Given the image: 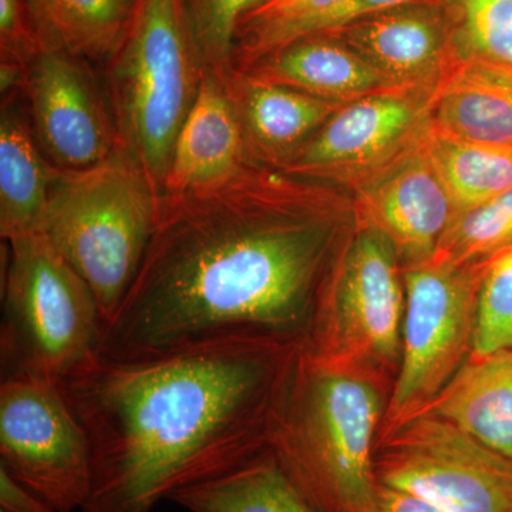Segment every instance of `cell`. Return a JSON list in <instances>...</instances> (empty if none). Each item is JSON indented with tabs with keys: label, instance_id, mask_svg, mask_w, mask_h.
Wrapping results in <instances>:
<instances>
[{
	"label": "cell",
	"instance_id": "cell-1",
	"mask_svg": "<svg viewBox=\"0 0 512 512\" xmlns=\"http://www.w3.org/2000/svg\"><path fill=\"white\" fill-rule=\"evenodd\" d=\"M254 161L220 183L160 194L136 281L100 357L140 362L229 342L305 345L333 255L318 181Z\"/></svg>",
	"mask_w": 512,
	"mask_h": 512
},
{
	"label": "cell",
	"instance_id": "cell-2",
	"mask_svg": "<svg viewBox=\"0 0 512 512\" xmlns=\"http://www.w3.org/2000/svg\"><path fill=\"white\" fill-rule=\"evenodd\" d=\"M301 348L229 342L140 362L99 357L64 380L93 448L82 511L150 512L262 453Z\"/></svg>",
	"mask_w": 512,
	"mask_h": 512
},
{
	"label": "cell",
	"instance_id": "cell-3",
	"mask_svg": "<svg viewBox=\"0 0 512 512\" xmlns=\"http://www.w3.org/2000/svg\"><path fill=\"white\" fill-rule=\"evenodd\" d=\"M376 373L299 350L269 450L319 512H377L375 447L386 406Z\"/></svg>",
	"mask_w": 512,
	"mask_h": 512
},
{
	"label": "cell",
	"instance_id": "cell-4",
	"mask_svg": "<svg viewBox=\"0 0 512 512\" xmlns=\"http://www.w3.org/2000/svg\"><path fill=\"white\" fill-rule=\"evenodd\" d=\"M160 192L119 146L101 163L63 171L40 234L96 296L104 322L119 311L147 254Z\"/></svg>",
	"mask_w": 512,
	"mask_h": 512
},
{
	"label": "cell",
	"instance_id": "cell-5",
	"mask_svg": "<svg viewBox=\"0 0 512 512\" xmlns=\"http://www.w3.org/2000/svg\"><path fill=\"white\" fill-rule=\"evenodd\" d=\"M204 70L184 0H136L127 35L106 64V94L120 146L160 194Z\"/></svg>",
	"mask_w": 512,
	"mask_h": 512
},
{
	"label": "cell",
	"instance_id": "cell-6",
	"mask_svg": "<svg viewBox=\"0 0 512 512\" xmlns=\"http://www.w3.org/2000/svg\"><path fill=\"white\" fill-rule=\"evenodd\" d=\"M6 244L2 376L62 383L100 357L106 322L99 303L45 235L39 232Z\"/></svg>",
	"mask_w": 512,
	"mask_h": 512
},
{
	"label": "cell",
	"instance_id": "cell-7",
	"mask_svg": "<svg viewBox=\"0 0 512 512\" xmlns=\"http://www.w3.org/2000/svg\"><path fill=\"white\" fill-rule=\"evenodd\" d=\"M403 266L389 242L356 228L333 252L303 349L335 365L380 373L400 366Z\"/></svg>",
	"mask_w": 512,
	"mask_h": 512
},
{
	"label": "cell",
	"instance_id": "cell-8",
	"mask_svg": "<svg viewBox=\"0 0 512 512\" xmlns=\"http://www.w3.org/2000/svg\"><path fill=\"white\" fill-rule=\"evenodd\" d=\"M484 266L431 258L403 268L402 359L380 431L426 409L473 353Z\"/></svg>",
	"mask_w": 512,
	"mask_h": 512
},
{
	"label": "cell",
	"instance_id": "cell-9",
	"mask_svg": "<svg viewBox=\"0 0 512 512\" xmlns=\"http://www.w3.org/2000/svg\"><path fill=\"white\" fill-rule=\"evenodd\" d=\"M373 463L377 483L446 512H512V461L429 412L380 431Z\"/></svg>",
	"mask_w": 512,
	"mask_h": 512
},
{
	"label": "cell",
	"instance_id": "cell-10",
	"mask_svg": "<svg viewBox=\"0 0 512 512\" xmlns=\"http://www.w3.org/2000/svg\"><path fill=\"white\" fill-rule=\"evenodd\" d=\"M0 468L57 512L82 511L92 494V441L62 383L2 377Z\"/></svg>",
	"mask_w": 512,
	"mask_h": 512
},
{
	"label": "cell",
	"instance_id": "cell-11",
	"mask_svg": "<svg viewBox=\"0 0 512 512\" xmlns=\"http://www.w3.org/2000/svg\"><path fill=\"white\" fill-rule=\"evenodd\" d=\"M430 99L429 92L394 90L343 104L278 170L359 184L419 140L429 126Z\"/></svg>",
	"mask_w": 512,
	"mask_h": 512
},
{
	"label": "cell",
	"instance_id": "cell-12",
	"mask_svg": "<svg viewBox=\"0 0 512 512\" xmlns=\"http://www.w3.org/2000/svg\"><path fill=\"white\" fill-rule=\"evenodd\" d=\"M25 93L37 143L60 170H86L120 146L109 99L86 60L45 47L29 66Z\"/></svg>",
	"mask_w": 512,
	"mask_h": 512
},
{
	"label": "cell",
	"instance_id": "cell-13",
	"mask_svg": "<svg viewBox=\"0 0 512 512\" xmlns=\"http://www.w3.org/2000/svg\"><path fill=\"white\" fill-rule=\"evenodd\" d=\"M423 136L402 156L353 185L357 228L389 242L403 268L430 261L457 215Z\"/></svg>",
	"mask_w": 512,
	"mask_h": 512
},
{
	"label": "cell",
	"instance_id": "cell-14",
	"mask_svg": "<svg viewBox=\"0 0 512 512\" xmlns=\"http://www.w3.org/2000/svg\"><path fill=\"white\" fill-rule=\"evenodd\" d=\"M326 33L355 50L397 89L433 93L458 62L447 2L399 6Z\"/></svg>",
	"mask_w": 512,
	"mask_h": 512
},
{
	"label": "cell",
	"instance_id": "cell-15",
	"mask_svg": "<svg viewBox=\"0 0 512 512\" xmlns=\"http://www.w3.org/2000/svg\"><path fill=\"white\" fill-rule=\"evenodd\" d=\"M254 161L228 83L205 69L197 99L175 138L161 194L220 183Z\"/></svg>",
	"mask_w": 512,
	"mask_h": 512
},
{
	"label": "cell",
	"instance_id": "cell-16",
	"mask_svg": "<svg viewBox=\"0 0 512 512\" xmlns=\"http://www.w3.org/2000/svg\"><path fill=\"white\" fill-rule=\"evenodd\" d=\"M239 72L336 104L402 90L332 33L301 37Z\"/></svg>",
	"mask_w": 512,
	"mask_h": 512
},
{
	"label": "cell",
	"instance_id": "cell-17",
	"mask_svg": "<svg viewBox=\"0 0 512 512\" xmlns=\"http://www.w3.org/2000/svg\"><path fill=\"white\" fill-rule=\"evenodd\" d=\"M228 87L249 153L274 168L282 167L343 106L239 70Z\"/></svg>",
	"mask_w": 512,
	"mask_h": 512
},
{
	"label": "cell",
	"instance_id": "cell-18",
	"mask_svg": "<svg viewBox=\"0 0 512 512\" xmlns=\"http://www.w3.org/2000/svg\"><path fill=\"white\" fill-rule=\"evenodd\" d=\"M421 412H429L512 461V350L473 355Z\"/></svg>",
	"mask_w": 512,
	"mask_h": 512
},
{
	"label": "cell",
	"instance_id": "cell-19",
	"mask_svg": "<svg viewBox=\"0 0 512 512\" xmlns=\"http://www.w3.org/2000/svg\"><path fill=\"white\" fill-rule=\"evenodd\" d=\"M429 124L450 136L512 146V70L458 60L431 93Z\"/></svg>",
	"mask_w": 512,
	"mask_h": 512
},
{
	"label": "cell",
	"instance_id": "cell-20",
	"mask_svg": "<svg viewBox=\"0 0 512 512\" xmlns=\"http://www.w3.org/2000/svg\"><path fill=\"white\" fill-rule=\"evenodd\" d=\"M35 134L10 103L0 119V235L3 241L42 231L63 170L45 157Z\"/></svg>",
	"mask_w": 512,
	"mask_h": 512
},
{
	"label": "cell",
	"instance_id": "cell-21",
	"mask_svg": "<svg viewBox=\"0 0 512 512\" xmlns=\"http://www.w3.org/2000/svg\"><path fill=\"white\" fill-rule=\"evenodd\" d=\"M187 512H319L291 483L269 447L170 498Z\"/></svg>",
	"mask_w": 512,
	"mask_h": 512
},
{
	"label": "cell",
	"instance_id": "cell-22",
	"mask_svg": "<svg viewBox=\"0 0 512 512\" xmlns=\"http://www.w3.org/2000/svg\"><path fill=\"white\" fill-rule=\"evenodd\" d=\"M46 47L106 66L133 19L131 0H26Z\"/></svg>",
	"mask_w": 512,
	"mask_h": 512
},
{
	"label": "cell",
	"instance_id": "cell-23",
	"mask_svg": "<svg viewBox=\"0 0 512 512\" xmlns=\"http://www.w3.org/2000/svg\"><path fill=\"white\" fill-rule=\"evenodd\" d=\"M423 141L457 214L511 190L512 146L450 136L430 124Z\"/></svg>",
	"mask_w": 512,
	"mask_h": 512
},
{
	"label": "cell",
	"instance_id": "cell-24",
	"mask_svg": "<svg viewBox=\"0 0 512 512\" xmlns=\"http://www.w3.org/2000/svg\"><path fill=\"white\" fill-rule=\"evenodd\" d=\"M346 2L348 0H265L239 25L235 70L245 69L301 37L316 35L325 20Z\"/></svg>",
	"mask_w": 512,
	"mask_h": 512
},
{
	"label": "cell",
	"instance_id": "cell-25",
	"mask_svg": "<svg viewBox=\"0 0 512 512\" xmlns=\"http://www.w3.org/2000/svg\"><path fill=\"white\" fill-rule=\"evenodd\" d=\"M512 247V188L454 217L433 258L478 264Z\"/></svg>",
	"mask_w": 512,
	"mask_h": 512
},
{
	"label": "cell",
	"instance_id": "cell-26",
	"mask_svg": "<svg viewBox=\"0 0 512 512\" xmlns=\"http://www.w3.org/2000/svg\"><path fill=\"white\" fill-rule=\"evenodd\" d=\"M458 60L512 70V0H447Z\"/></svg>",
	"mask_w": 512,
	"mask_h": 512
},
{
	"label": "cell",
	"instance_id": "cell-27",
	"mask_svg": "<svg viewBox=\"0 0 512 512\" xmlns=\"http://www.w3.org/2000/svg\"><path fill=\"white\" fill-rule=\"evenodd\" d=\"M265 0H184L205 69L229 82L242 19Z\"/></svg>",
	"mask_w": 512,
	"mask_h": 512
},
{
	"label": "cell",
	"instance_id": "cell-28",
	"mask_svg": "<svg viewBox=\"0 0 512 512\" xmlns=\"http://www.w3.org/2000/svg\"><path fill=\"white\" fill-rule=\"evenodd\" d=\"M512 350V247L485 261L473 355Z\"/></svg>",
	"mask_w": 512,
	"mask_h": 512
},
{
	"label": "cell",
	"instance_id": "cell-29",
	"mask_svg": "<svg viewBox=\"0 0 512 512\" xmlns=\"http://www.w3.org/2000/svg\"><path fill=\"white\" fill-rule=\"evenodd\" d=\"M45 47L26 0H0V62L29 67Z\"/></svg>",
	"mask_w": 512,
	"mask_h": 512
},
{
	"label": "cell",
	"instance_id": "cell-30",
	"mask_svg": "<svg viewBox=\"0 0 512 512\" xmlns=\"http://www.w3.org/2000/svg\"><path fill=\"white\" fill-rule=\"evenodd\" d=\"M420 2H447V0H348L345 5L340 6L325 20L319 33L332 32V30L348 25L353 20L375 15L384 10Z\"/></svg>",
	"mask_w": 512,
	"mask_h": 512
},
{
	"label": "cell",
	"instance_id": "cell-31",
	"mask_svg": "<svg viewBox=\"0 0 512 512\" xmlns=\"http://www.w3.org/2000/svg\"><path fill=\"white\" fill-rule=\"evenodd\" d=\"M0 512H57L40 495L0 468Z\"/></svg>",
	"mask_w": 512,
	"mask_h": 512
},
{
	"label": "cell",
	"instance_id": "cell-32",
	"mask_svg": "<svg viewBox=\"0 0 512 512\" xmlns=\"http://www.w3.org/2000/svg\"><path fill=\"white\" fill-rule=\"evenodd\" d=\"M377 512H446L437 505L387 485L377 484Z\"/></svg>",
	"mask_w": 512,
	"mask_h": 512
},
{
	"label": "cell",
	"instance_id": "cell-33",
	"mask_svg": "<svg viewBox=\"0 0 512 512\" xmlns=\"http://www.w3.org/2000/svg\"><path fill=\"white\" fill-rule=\"evenodd\" d=\"M131 2L136 3V0H131Z\"/></svg>",
	"mask_w": 512,
	"mask_h": 512
},
{
	"label": "cell",
	"instance_id": "cell-34",
	"mask_svg": "<svg viewBox=\"0 0 512 512\" xmlns=\"http://www.w3.org/2000/svg\"><path fill=\"white\" fill-rule=\"evenodd\" d=\"M73 512H83V511H73Z\"/></svg>",
	"mask_w": 512,
	"mask_h": 512
}]
</instances>
